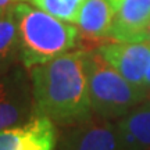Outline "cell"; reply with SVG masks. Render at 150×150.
Segmentation results:
<instances>
[{
  "instance_id": "cell-14",
  "label": "cell",
  "mask_w": 150,
  "mask_h": 150,
  "mask_svg": "<svg viewBox=\"0 0 150 150\" xmlns=\"http://www.w3.org/2000/svg\"><path fill=\"white\" fill-rule=\"evenodd\" d=\"M13 1H17V0H0V13L6 11L8 7L13 6Z\"/></svg>"
},
{
  "instance_id": "cell-4",
  "label": "cell",
  "mask_w": 150,
  "mask_h": 150,
  "mask_svg": "<svg viewBox=\"0 0 150 150\" xmlns=\"http://www.w3.org/2000/svg\"><path fill=\"white\" fill-rule=\"evenodd\" d=\"M59 150H127L117 121L92 115L70 127L59 143Z\"/></svg>"
},
{
  "instance_id": "cell-8",
  "label": "cell",
  "mask_w": 150,
  "mask_h": 150,
  "mask_svg": "<svg viewBox=\"0 0 150 150\" xmlns=\"http://www.w3.org/2000/svg\"><path fill=\"white\" fill-rule=\"evenodd\" d=\"M115 16L108 38L118 42L147 40L150 0H114Z\"/></svg>"
},
{
  "instance_id": "cell-11",
  "label": "cell",
  "mask_w": 150,
  "mask_h": 150,
  "mask_svg": "<svg viewBox=\"0 0 150 150\" xmlns=\"http://www.w3.org/2000/svg\"><path fill=\"white\" fill-rule=\"evenodd\" d=\"M20 52L18 25L13 6L0 13V74L8 71Z\"/></svg>"
},
{
  "instance_id": "cell-15",
  "label": "cell",
  "mask_w": 150,
  "mask_h": 150,
  "mask_svg": "<svg viewBox=\"0 0 150 150\" xmlns=\"http://www.w3.org/2000/svg\"><path fill=\"white\" fill-rule=\"evenodd\" d=\"M147 40L150 42V27H149V31H147Z\"/></svg>"
},
{
  "instance_id": "cell-10",
  "label": "cell",
  "mask_w": 150,
  "mask_h": 150,
  "mask_svg": "<svg viewBox=\"0 0 150 150\" xmlns=\"http://www.w3.org/2000/svg\"><path fill=\"white\" fill-rule=\"evenodd\" d=\"M117 125L127 150H150V100L118 118Z\"/></svg>"
},
{
  "instance_id": "cell-5",
  "label": "cell",
  "mask_w": 150,
  "mask_h": 150,
  "mask_svg": "<svg viewBox=\"0 0 150 150\" xmlns=\"http://www.w3.org/2000/svg\"><path fill=\"white\" fill-rule=\"evenodd\" d=\"M35 115L33 95L20 71L0 74V131Z\"/></svg>"
},
{
  "instance_id": "cell-7",
  "label": "cell",
  "mask_w": 150,
  "mask_h": 150,
  "mask_svg": "<svg viewBox=\"0 0 150 150\" xmlns=\"http://www.w3.org/2000/svg\"><path fill=\"white\" fill-rule=\"evenodd\" d=\"M56 143V124L45 115L0 131V150H54Z\"/></svg>"
},
{
  "instance_id": "cell-1",
  "label": "cell",
  "mask_w": 150,
  "mask_h": 150,
  "mask_svg": "<svg viewBox=\"0 0 150 150\" xmlns=\"http://www.w3.org/2000/svg\"><path fill=\"white\" fill-rule=\"evenodd\" d=\"M31 79L35 114L63 127L81 124L93 115L83 50L68 52L33 67Z\"/></svg>"
},
{
  "instance_id": "cell-3",
  "label": "cell",
  "mask_w": 150,
  "mask_h": 150,
  "mask_svg": "<svg viewBox=\"0 0 150 150\" xmlns=\"http://www.w3.org/2000/svg\"><path fill=\"white\" fill-rule=\"evenodd\" d=\"M92 111L107 120H118L149 97V92L135 86L114 70L96 50H83Z\"/></svg>"
},
{
  "instance_id": "cell-12",
  "label": "cell",
  "mask_w": 150,
  "mask_h": 150,
  "mask_svg": "<svg viewBox=\"0 0 150 150\" xmlns=\"http://www.w3.org/2000/svg\"><path fill=\"white\" fill-rule=\"evenodd\" d=\"M33 4L63 21L74 22L85 0H31Z\"/></svg>"
},
{
  "instance_id": "cell-13",
  "label": "cell",
  "mask_w": 150,
  "mask_h": 150,
  "mask_svg": "<svg viewBox=\"0 0 150 150\" xmlns=\"http://www.w3.org/2000/svg\"><path fill=\"white\" fill-rule=\"evenodd\" d=\"M143 89H145V91H147L150 93V61H149V65H147V70H146V74H145Z\"/></svg>"
},
{
  "instance_id": "cell-2",
  "label": "cell",
  "mask_w": 150,
  "mask_h": 150,
  "mask_svg": "<svg viewBox=\"0 0 150 150\" xmlns=\"http://www.w3.org/2000/svg\"><path fill=\"white\" fill-rule=\"evenodd\" d=\"M18 25L20 56L24 65L33 67L71 52L79 40V29L25 3L13 4Z\"/></svg>"
},
{
  "instance_id": "cell-9",
  "label": "cell",
  "mask_w": 150,
  "mask_h": 150,
  "mask_svg": "<svg viewBox=\"0 0 150 150\" xmlns=\"http://www.w3.org/2000/svg\"><path fill=\"white\" fill-rule=\"evenodd\" d=\"M115 16L114 0H85L75 25L86 39L107 38Z\"/></svg>"
},
{
  "instance_id": "cell-6",
  "label": "cell",
  "mask_w": 150,
  "mask_h": 150,
  "mask_svg": "<svg viewBox=\"0 0 150 150\" xmlns=\"http://www.w3.org/2000/svg\"><path fill=\"white\" fill-rule=\"evenodd\" d=\"M103 59L127 81L143 89V81L150 61V42L111 40L97 49Z\"/></svg>"
}]
</instances>
